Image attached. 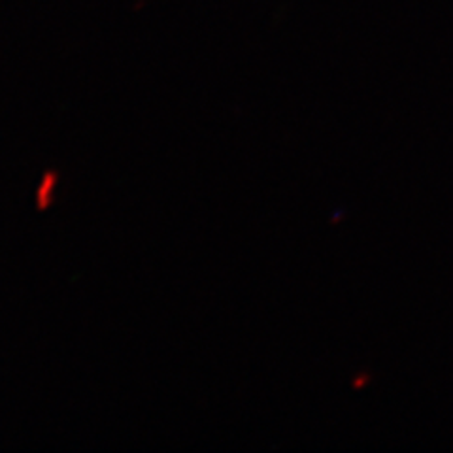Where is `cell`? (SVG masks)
I'll use <instances>...</instances> for the list:
<instances>
[{"label": "cell", "instance_id": "obj_1", "mask_svg": "<svg viewBox=\"0 0 453 453\" xmlns=\"http://www.w3.org/2000/svg\"><path fill=\"white\" fill-rule=\"evenodd\" d=\"M59 181H61L59 170L48 168L46 173L42 174L40 183L36 186V193H35V206L38 211H46L53 206L57 189H59Z\"/></svg>", "mask_w": 453, "mask_h": 453}]
</instances>
